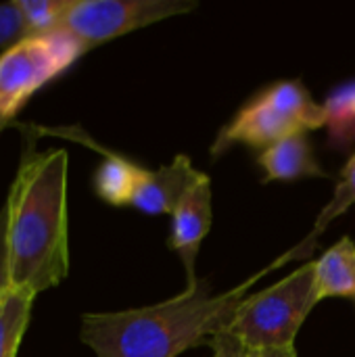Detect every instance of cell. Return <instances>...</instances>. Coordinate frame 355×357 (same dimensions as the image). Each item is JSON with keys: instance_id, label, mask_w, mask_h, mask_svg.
Returning a JSON list of instances; mask_svg holds the SVG:
<instances>
[{"instance_id": "cell-8", "label": "cell", "mask_w": 355, "mask_h": 357, "mask_svg": "<svg viewBox=\"0 0 355 357\" xmlns=\"http://www.w3.org/2000/svg\"><path fill=\"white\" fill-rule=\"evenodd\" d=\"M203 174L205 172H199L192 165L188 155H178L172 163L161 165L155 172H146L132 199V207L146 215H172L178 203L184 199L190 186L203 178Z\"/></svg>"}, {"instance_id": "cell-2", "label": "cell", "mask_w": 355, "mask_h": 357, "mask_svg": "<svg viewBox=\"0 0 355 357\" xmlns=\"http://www.w3.org/2000/svg\"><path fill=\"white\" fill-rule=\"evenodd\" d=\"M266 266L249 280L220 295L201 280L167 301L105 314H84L80 339L96 357H178L211 343L213 335L228 326L249 289L266 274Z\"/></svg>"}, {"instance_id": "cell-20", "label": "cell", "mask_w": 355, "mask_h": 357, "mask_svg": "<svg viewBox=\"0 0 355 357\" xmlns=\"http://www.w3.org/2000/svg\"><path fill=\"white\" fill-rule=\"evenodd\" d=\"M6 126H8V121H2V119H0V132H2V130H4Z\"/></svg>"}, {"instance_id": "cell-3", "label": "cell", "mask_w": 355, "mask_h": 357, "mask_svg": "<svg viewBox=\"0 0 355 357\" xmlns=\"http://www.w3.org/2000/svg\"><path fill=\"white\" fill-rule=\"evenodd\" d=\"M318 303L316 266L310 261L293 270L280 282L245 297L228 331L245 349L293 347L299 328Z\"/></svg>"}, {"instance_id": "cell-11", "label": "cell", "mask_w": 355, "mask_h": 357, "mask_svg": "<svg viewBox=\"0 0 355 357\" xmlns=\"http://www.w3.org/2000/svg\"><path fill=\"white\" fill-rule=\"evenodd\" d=\"M100 153L105 155V159L94 174L96 195L107 205H113V207L132 205V199L149 169H144L142 165L132 163L130 159L115 155L111 151L100 149Z\"/></svg>"}, {"instance_id": "cell-9", "label": "cell", "mask_w": 355, "mask_h": 357, "mask_svg": "<svg viewBox=\"0 0 355 357\" xmlns=\"http://www.w3.org/2000/svg\"><path fill=\"white\" fill-rule=\"evenodd\" d=\"M257 165L264 172V182H293L299 178H326L308 132L293 134L259 153Z\"/></svg>"}, {"instance_id": "cell-6", "label": "cell", "mask_w": 355, "mask_h": 357, "mask_svg": "<svg viewBox=\"0 0 355 357\" xmlns=\"http://www.w3.org/2000/svg\"><path fill=\"white\" fill-rule=\"evenodd\" d=\"M197 6V0H71L56 29L69 31L90 50Z\"/></svg>"}, {"instance_id": "cell-7", "label": "cell", "mask_w": 355, "mask_h": 357, "mask_svg": "<svg viewBox=\"0 0 355 357\" xmlns=\"http://www.w3.org/2000/svg\"><path fill=\"white\" fill-rule=\"evenodd\" d=\"M211 222H213L211 180L207 174H203V178L190 186V190L184 195V199L178 203V207L172 213L169 247L182 259L186 272V289L199 282L197 257L201 251V243L209 234Z\"/></svg>"}, {"instance_id": "cell-15", "label": "cell", "mask_w": 355, "mask_h": 357, "mask_svg": "<svg viewBox=\"0 0 355 357\" xmlns=\"http://www.w3.org/2000/svg\"><path fill=\"white\" fill-rule=\"evenodd\" d=\"M25 23L27 36L56 29L71 0H13Z\"/></svg>"}, {"instance_id": "cell-1", "label": "cell", "mask_w": 355, "mask_h": 357, "mask_svg": "<svg viewBox=\"0 0 355 357\" xmlns=\"http://www.w3.org/2000/svg\"><path fill=\"white\" fill-rule=\"evenodd\" d=\"M69 155L63 149H23L6 205L8 287L40 295L69 274L67 228Z\"/></svg>"}, {"instance_id": "cell-19", "label": "cell", "mask_w": 355, "mask_h": 357, "mask_svg": "<svg viewBox=\"0 0 355 357\" xmlns=\"http://www.w3.org/2000/svg\"><path fill=\"white\" fill-rule=\"evenodd\" d=\"M245 357H297L295 345L280 349H247Z\"/></svg>"}, {"instance_id": "cell-4", "label": "cell", "mask_w": 355, "mask_h": 357, "mask_svg": "<svg viewBox=\"0 0 355 357\" xmlns=\"http://www.w3.org/2000/svg\"><path fill=\"white\" fill-rule=\"evenodd\" d=\"M324 126V105H318L301 82L282 79L239 109L234 119L220 130L211 146V155L218 157L232 144H247L266 151L282 138L320 130Z\"/></svg>"}, {"instance_id": "cell-14", "label": "cell", "mask_w": 355, "mask_h": 357, "mask_svg": "<svg viewBox=\"0 0 355 357\" xmlns=\"http://www.w3.org/2000/svg\"><path fill=\"white\" fill-rule=\"evenodd\" d=\"M328 142L345 149L355 142V82L333 90L324 102Z\"/></svg>"}, {"instance_id": "cell-13", "label": "cell", "mask_w": 355, "mask_h": 357, "mask_svg": "<svg viewBox=\"0 0 355 357\" xmlns=\"http://www.w3.org/2000/svg\"><path fill=\"white\" fill-rule=\"evenodd\" d=\"M36 295L6 289L0 297V357H17L19 343L29 324Z\"/></svg>"}, {"instance_id": "cell-16", "label": "cell", "mask_w": 355, "mask_h": 357, "mask_svg": "<svg viewBox=\"0 0 355 357\" xmlns=\"http://www.w3.org/2000/svg\"><path fill=\"white\" fill-rule=\"evenodd\" d=\"M25 36H27V29L15 2L13 0L2 2L0 4V46L8 48Z\"/></svg>"}, {"instance_id": "cell-17", "label": "cell", "mask_w": 355, "mask_h": 357, "mask_svg": "<svg viewBox=\"0 0 355 357\" xmlns=\"http://www.w3.org/2000/svg\"><path fill=\"white\" fill-rule=\"evenodd\" d=\"M209 345L213 349V357H245V354H247L243 343L228 331V326L220 328L213 335Z\"/></svg>"}, {"instance_id": "cell-18", "label": "cell", "mask_w": 355, "mask_h": 357, "mask_svg": "<svg viewBox=\"0 0 355 357\" xmlns=\"http://www.w3.org/2000/svg\"><path fill=\"white\" fill-rule=\"evenodd\" d=\"M8 289V266H6V213L0 211V297Z\"/></svg>"}, {"instance_id": "cell-5", "label": "cell", "mask_w": 355, "mask_h": 357, "mask_svg": "<svg viewBox=\"0 0 355 357\" xmlns=\"http://www.w3.org/2000/svg\"><path fill=\"white\" fill-rule=\"evenodd\" d=\"M88 48L65 29L31 33L0 54V119L13 117L48 82L65 73Z\"/></svg>"}, {"instance_id": "cell-10", "label": "cell", "mask_w": 355, "mask_h": 357, "mask_svg": "<svg viewBox=\"0 0 355 357\" xmlns=\"http://www.w3.org/2000/svg\"><path fill=\"white\" fill-rule=\"evenodd\" d=\"M352 207H355V153L347 159V163L343 165L341 176H339V182H337V186H335V195H333V199L326 203V207L318 213L312 232H310L299 245H295L291 251H287L285 255H280L278 259H274V261L270 264L272 270H278V268H282V266H287V264H291V261H303V259H308V257L316 251L318 238L324 234V230H326L337 218H341L347 209H352Z\"/></svg>"}, {"instance_id": "cell-12", "label": "cell", "mask_w": 355, "mask_h": 357, "mask_svg": "<svg viewBox=\"0 0 355 357\" xmlns=\"http://www.w3.org/2000/svg\"><path fill=\"white\" fill-rule=\"evenodd\" d=\"M314 266L320 301L331 297H355V243L349 236H343L324 251Z\"/></svg>"}]
</instances>
